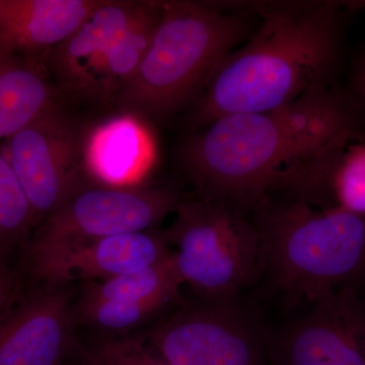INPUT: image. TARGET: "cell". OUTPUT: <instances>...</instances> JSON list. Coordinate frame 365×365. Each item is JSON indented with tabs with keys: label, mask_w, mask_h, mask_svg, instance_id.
<instances>
[{
	"label": "cell",
	"mask_w": 365,
	"mask_h": 365,
	"mask_svg": "<svg viewBox=\"0 0 365 365\" xmlns=\"http://www.w3.org/2000/svg\"><path fill=\"white\" fill-rule=\"evenodd\" d=\"M256 30L227 55L190 110L194 131L225 115L271 111L307 91L342 85L347 13L333 0L248 2Z\"/></svg>",
	"instance_id": "6da1fadb"
},
{
	"label": "cell",
	"mask_w": 365,
	"mask_h": 365,
	"mask_svg": "<svg viewBox=\"0 0 365 365\" xmlns=\"http://www.w3.org/2000/svg\"><path fill=\"white\" fill-rule=\"evenodd\" d=\"M364 98L321 86L266 112L225 115L194 131L179 160L198 199L251 212L275 173L349 129L364 130Z\"/></svg>",
	"instance_id": "7a4b0ae2"
},
{
	"label": "cell",
	"mask_w": 365,
	"mask_h": 365,
	"mask_svg": "<svg viewBox=\"0 0 365 365\" xmlns=\"http://www.w3.org/2000/svg\"><path fill=\"white\" fill-rule=\"evenodd\" d=\"M257 20L248 2L163 1L150 48L114 105L157 123L191 110L223 59L256 30Z\"/></svg>",
	"instance_id": "3957f363"
},
{
	"label": "cell",
	"mask_w": 365,
	"mask_h": 365,
	"mask_svg": "<svg viewBox=\"0 0 365 365\" xmlns=\"http://www.w3.org/2000/svg\"><path fill=\"white\" fill-rule=\"evenodd\" d=\"M251 213L260 235L263 271L288 309L353 287L361 273L364 216L321 210L278 193H266Z\"/></svg>",
	"instance_id": "277c9868"
},
{
	"label": "cell",
	"mask_w": 365,
	"mask_h": 365,
	"mask_svg": "<svg viewBox=\"0 0 365 365\" xmlns=\"http://www.w3.org/2000/svg\"><path fill=\"white\" fill-rule=\"evenodd\" d=\"M163 14L158 0H100L43 59L72 97L115 104L150 48Z\"/></svg>",
	"instance_id": "5b68a950"
},
{
	"label": "cell",
	"mask_w": 365,
	"mask_h": 365,
	"mask_svg": "<svg viewBox=\"0 0 365 365\" xmlns=\"http://www.w3.org/2000/svg\"><path fill=\"white\" fill-rule=\"evenodd\" d=\"M163 232L182 283L207 302H230L263 272L258 230L246 213L184 199Z\"/></svg>",
	"instance_id": "8992f818"
},
{
	"label": "cell",
	"mask_w": 365,
	"mask_h": 365,
	"mask_svg": "<svg viewBox=\"0 0 365 365\" xmlns=\"http://www.w3.org/2000/svg\"><path fill=\"white\" fill-rule=\"evenodd\" d=\"M85 134L56 104L6 139L4 157L37 222L91 186L83 155Z\"/></svg>",
	"instance_id": "52a82bcc"
},
{
	"label": "cell",
	"mask_w": 365,
	"mask_h": 365,
	"mask_svg": "<svg viewBox=\"0 0 365 365\" xmlns=\"http://www.w3.org/2000/svg\"><path fill=\"white\" fill-rule=\"evenodd\" d=\"M182 200L169 189L93 185L41 222L31 249L150 230Z\"/></svg>",
	"instance_id": "ba28073f"
},
{
	"label": "cell",
	"mask_w": 365,
	"mask_h": 365,
	"mask_svg": "<svg viewBox=\"0 0 365 365\" xmlns=\"http://www.w3.org/2000/svg\"><path fill=\"white\" fill-rule=\"evenodd\" d=\"M143 340L168 365H266L264 339L234 300L184 309Z\"/></svg>",
	"instance_id": "9c48e42d"
},
{
	"label": "cell",
	"mask_w": 365,
	"mask_h": 365,
	"mask_svg": "<svg viewBox=\"0 0 365 365\" xmlns=\"http://www.w3.org/2000/svg\"><path fill=\"white\" fill-rule=\"evenodd\" d=\"M267 193L321 210L365 215V143L362 129L340 132L274 174Z\"/></svg>",
	"instance_id": "30bf717a"
},
{
	"label": "cell",
	"mask_w": 365,
	"mask_h": 365,
	"mask_svg": "<svg viewBox=\"0 0 365 365\" xmlns=\"http://www.w3.org/2000/svg\"><path fill=\"white\" fill-rule=\"evenodd\" d=\"M313 306L283 334L270 365H365L364 314L353 287Z\"/></svg>",
	"instance_id": "8fae6325"
},
{
	"label": "cell",
	"mask_w": 365,
	"mask_h": 365,
	"mask_svg": "<svg viewBox=\"0 0 365 365\" xmlns=\"http://www.w3.org/2000/svg\"><path fill=\"white\" fill-rule=\"evenodd\" d=\"M30 252L34 275L59 287L71 281L97 282L143 270L172 251L163 232L150 230Z\"/></svg>",
	"instance_id": "7c38bea8"
},
{
	"label": "cell",
	"mask_w": 365,
	"mask_h": 365,
	"mask_svg": "<svg viewBox=\"0 0 365 365\" xmlns=\"http://www.w3.org/2000/svg\"><path fill=\"white\" fill-rule=\"evenodd\" d=\"M74 313L66 290L36 292L0 317V365H61Z\"/></svg>",
	"instance_id": "4fadbf2b"
},
{
	"label": "cell",
	"mask_w": 365,
	"mask_h": 365,
	"mask_svg": "<svg viewBox=\"0 0 365 365\" xmlns=\"http://www.w3.org/2000/svg\"><path fill=\"white\" fill-rule=\"evenodd\" d=\"M100 0H0V54L44 59Z\"/></svg>",
	"instance_id": "5bb4252c"
},
{
	"label": "cell",
	"mask_w": 365,
	"mask_h": 365,
	"mask_svg": "<svg viewBox=\"0 0 365 365\" xmlns=\"http://www.w3.org/2000/svg\"><path fill=\"white\" fill-rule=\"evenodd\" d=\"M83 155L88 176L106 186H123L150 162V139L143 121L123 114L86 132Z\"/></svg>",
	"instance_id": "9a60e30c"
},
{
	"label": "cell",
	"mask_w": 365,
	"mask_h": 365,
	"mask_svg": "<svg viewBox=\"0 0 365 365\" xmlns=\"http://www.w3.org/2000/svg\"><path fill=\"white\" fill-rule=\"evenodd\" d=\"M40 60L0 54V141L57 104L56 88Z\"/></svg>",
	"instance_id": "2e32d148"
},
{
	"label": "cell",
	"mask_w": 365,
	"mask_h": 365,
	"mask_svg": "<svg viewBox=\"0 0 365 365\" xmlns=\"http://www.w3.org/2000/svg\"><path fill=\"white\" fill-rule=\"evenodd\" d=\"M182 284L170 252L162 261L143 270L97 282H86L81 300L123 299L155 302L168 307L180 299Z\"/></svg>",
	"instance_id": "e0dca14e"
},
{
	"label": "cell",
	"mask_w": 365,
	"mask_h": 365,
	"mask_svg": "<svg viewBox=\"0 0 365 365\" xmlns=\"http://www.w3.org/2000/svg\"><path fill=\"white\" fill-rule=\"evenodd\" d=\"M37 223L9 160L0 153V262Z\"/></svg>",
	"instance_id": "ac0fdd59"
},
{
	"label": "cell",
	"mask_w": 365,
	"mask_h": 365,
	"mask_svg": "<svg viewBox=\"0 0 365 365\" xmlns=\"http://www.w3.org/2000/svg\"><path fill=\"white\" fill-rule=\"evenodd\" d=\"M165 307L155 302L123 299L81 300L78 313L86 325L105 332L119 333L140 326Z\"/></svg>",
	"instance_id": "d6986e66"
},
{
	"label": "cell",
	"mask_w": 365,
	"mask_h": 365,
	"mask_svg": "<svg viewBox=\"0 0 365 365\" xmlns=\"http://www.w3.org/2000/svg\"><path fill=\"white\" fill-rule=\"evenodd\" d=\"M88 365H168L155 356L143 337H126L104 341L88 356Z\"/></svg>",
	"instance_id": "ffe728a7"
},
{
	"label": "cell",
	"mask_w": 365,
	"mask_h": 365,
	"mask_svg": "<svg viewBox=\"0 0 365 365\" xmlns=\"http://www.w3.org/2000/svg\"><path fill=\"white\" fill-rule=\"evenodd\" d=\"M14 289H16V280L13 274L9 272L0 262V317L13 299Z\"/></svg>",
	"instance_id": "44dd1931"
},
{
	"label": "cell",
	"mask_w": 365,
	"mask_h": 365,
	"mask_svg": "<svg viewBox=\"0 0 365 365\" xmlns=\"http://www.w3.org/2000/svg\"><path fill=\"white\" fill-rule=\"evenodd\" d=\"M61 365H63V364H61Z\"/></svg>",
	"instance_id": "7402d4cb"
}]
</instances>
